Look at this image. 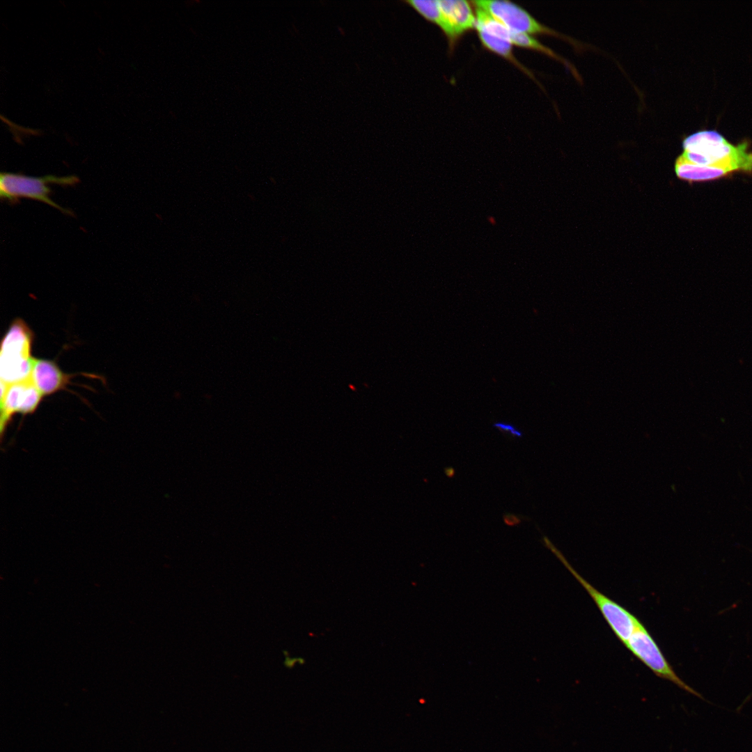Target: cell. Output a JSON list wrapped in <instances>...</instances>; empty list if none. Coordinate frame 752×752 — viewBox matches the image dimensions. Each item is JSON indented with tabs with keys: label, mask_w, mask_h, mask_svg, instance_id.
Here are the masks:
<instances>
[{
	"label": "cell",
	"mask_w": 752,
	"mask_h": 752,
	"mask_svg": "<svg viewBox=\"0 0 752 752\" xmlns=\"http://www.w3.org/2000/svg\"><path fill=\"white\" fill-rule=\"evenodd\" d=\"M682 145V155L694 164L752 172V152L746 141L734 146L715 131H701L687 137Z\"/></svg>",
	"instance_id": "1"
},
{
	"label": "cell",
	"mask_w": 752,
	"mask_h": 752,
	"mask_svg": "<svg viewBox=\"0 0 752 752\" xmlns=\"http://www.w3.org/2000/svg\"><path fill=\"white\" fill-rule=\"evenodd\" d=\"M34 334L22 319H15L2 339L0 378L12 384L30 378L35 358L31 356Z\"/></svg>",
	"instance_id": "2"
},
{
	"label": "cell",
	"mask_w": 752,
	"mask_h": 752,
	"mask_svg": "<svg viewBox=\"0 0 752 752\" xmlns=\"http://www.w3.org/2000/svg\"><path fill=\"white\" fill-rule=\"evenodd\" d=\"M79 182L75 175L33 177L23 174L1 172L0 175V195L1 198L14 201L19 198H28L41 201L68 214L72 213L63 208L50 198L49 185L72 186Z\"/></svg>",
	"instance_id": "3"
},
{
	"label": "cell",
	"mask_w": 752,
	"mask_h": 752,
	"mask_svg": "<svg viewBox=\"0 0 752 752\" xmlns=\"http://www.w3.org/2000/svg\"><path fill=\"white\" fill-rule=\"evenodd\" d=\"M542 541L544 545L552 551L581 584L592 597L616 636L625 645L632 634L641 622L626 609L604 595L583 578L547 536L544 535Z\"/></svg>",
	"instance_id": "4"
},
{
	"label": "cell",
	"mask_w": 752,
	"mask_h": 752,
	"mask_svg": "<svg viewBox=\"0 0 752 752\" xmlns=\"http://www.w3.org/2000/svg\"><path fill=\"white\" fill-rule=\"evenodd\" d=\"M625 645L656 675L669 680L684 691L703 699L699 693L677 675L642 623L636 628Z\"/></svg>",
	"instance_id": "5"
},
{
	"label": "cell",
	"mask_w": 752,
	"mask_h": 752,
	"mask_svg": "<svg viewBox=\"0 0 752 752\" xmlns=\"http://www.w3.org/2000/svg\"><path fill=\"white\" fill-rule=\"evenodd\" d=\"M43 395L29 379L12 384L1 381L0 431L2 437L15 414L33 413Z\"/></svg>",
	"instance_id": "6"
},
{
	"label": "cell",
	"mask_w": 752,
	"mask_h": 752,
	"mask_svg": "<svg viewBox=\"0 0 752 752\" xmlns=\"http://www.w3.org/2000/svg\"><path fill=\"white\" fill-rule=\"evenodd\" d=\"M491 14L510 30L526 34H546L560 36L558 33L538 22L526 10L508 1L478 0L471 1Z\"/></svg>",
	"instance_id": "7"
},
{
	"label": "cell",
	"mask_w": 752,
	"mask_h": 752,
	"mask_svg": "<svg viewBox=\"0 0 752 752\" xmlns=\"http://www.w3.org/2000/svg\"><path fill=\"white\" fill-rule=\"evenodd\" d=\"M438 3L444 20L443 33L453 47L463 34L475 29L473 6L465 0H438Z\"/></svg>",
	"instance_id": "8"
},
{
	"label": "cell",
	"mask_w": 752,
	"mask_h": 752,
	"mask_svg": "<svg viewBox=\"0 0 752 752\" xmlns=\"http://www.w3.org/2000/svg\"><path fill=\"white\" fill-rule=\"evenodd\" d=\"M73 376L63 373L52 361L35 359L30 379L44 396L65 389Z\"/></svg>",
	"instance_id": "9"
},
{
	"label": "cell",
	"mask_w": 752,
	"mask_h": 752,
	"mask_svg": "<svg viewBox=\"0 0 752 752\" xmlns=\"http://www.w3.org/2000/svg\"><path fill=\"white\" fill-rule=\"evenodd\" d=\"M477 32L482 45L487 49L502 56L522 70L524 72L530 75L527 70L515 57L512 53V45L510 42L487 33L483 30L477 29Z\"/></svg>",
	"instance_id": "10"
},
{
	"label": "cell",
	"mask_w": 752,
	"mask_h": 752,
	"mask_svg": "<svg viewBox=\"0 0 752 752\" xmlns=\"http://www.w3.org/2000/svg\"><path fill=\"white\" fill-rule=\"evenodd\" d=\"M404 2L428 22L436 24L443 31L444 20L437 0H405Z\"/></svg>",
	"instance_id": "11"
},
{
	"label": "cell",
	"mask_w": 752,
	"mask_h": 752,
	"mask_svg": "<svg viewBox=\"0 0 752 752\" xmlns=\"http://www.w3.org/2000/svg\"><path fill=\"white\" fill-rule=\"evenodd\" d=\"M509 40L512 45L538 51L554 58L563 61L551 49L542 45L539 41L528 34L518 33L510 30Z\"/></svg>",
	"instance_id": "12"
},
{
	"label": "cell",
	"mask_w": 752,
	"mask_h": 752,
	"mask_svg": "<svg viewBox=\"0 0 752 752\" xmlns=\"http://www.w3.org/2000/svg\"><path fill=\"white\" fill-rule=\"evenodd\" d=\"M492 427L499 430L502 434H506L513 439H520L522 438L524 436L523 432L515 425L510 423L504 421H496L492 424Z\"/></svg>",
	"instance_id": "13"
},
{
	"label": "cell",
	"mask_w": 752,
	"mask_h": 752,
	"mask_svg": "<svg viewBox=\"0 0 752 752\" xmlns=\"http://www.w3.org/2000/svg\"><path fill=\"white\" fill-rule=\"evenodd\" d=\"M503 519L504 523L509 526H517L520 524L523 520L522 517L519 518V516L509 512L503 515Z\"/></svg>",
	"instance_id": "14"
},
{
	"label": "cell",
	"mask_w": 752,
	"mask_h": 752,
	"mask_svg": "<svg viewBox=\"0 0 752 752\" xmlns=\"http://www.w3.org/2000/svg\"><path fill=\"white\" fill-rule=\"evenodd\" d=\"M444 473L448 478H453L455 476V471L453 467H448L444 469Z\"/></svg>",
	"instance_id": "15"
}]
</instances>
